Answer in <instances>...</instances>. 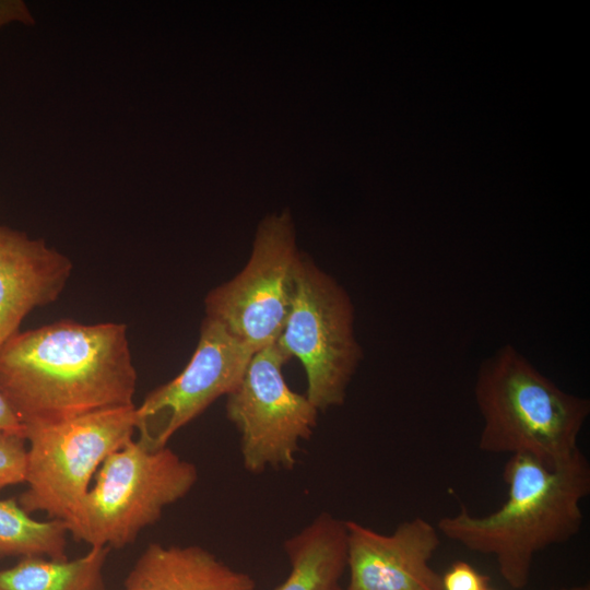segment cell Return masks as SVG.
<instances>
[{
	"mask_svg": "<svg viewBox=\"0 0 590 590\" xmlns=\"http://www.w3.org/2000/svg\"><path fill=\"white\" fill-rule=\"evenodd\" d=\"M137 379L125 323L62 319L0 349V391L24 428L134 405Z\"/></svg>",
	"mask_w": 590,
	"mask_h": 590,
	"instance_id": "obj_1",
	"label": "cell"
},
{
	"mask_svg": "<svg viewBox=\"0 0 590 590\" xmlns=\"http://www.w3.org/2000/svg\"><path fill=\"white\" fill-rule=\"evenodd\" d=\"M507 498L495 511L473 516L464 505L442 517L437 529L471 552L491 555L507 585L527 587L534 556L568 542L582 524V500L590 494V463L579 449L559 462L509 456L503 470Z\"/></svg>",
	"mask_w": 590,
	"mask_h": 590,
	"instance_id": "obj_2",
	"label": "cell"
},
{
	"mask_svg": "<svg viewBox=\"0 0 590 590\" xmlns=\"http://www.w3.org/2000/svg\"><path fill=\"white\" fill-rule=\"evenodd\" d=\"M474 398L483 418L480 450L559 462L579 450L590 400L559 388L511 344L477 370Z\"/></svg>",
	"mask_w": 590,
	"mask_h": 590,
	"instance_id": "obj_3",
	"label": "cell"
},
{
	"mask_svg": "<svg viewBox=\"0 0 590 590\" xmlns=\"http://www.w3.org/2000/svg\"><path fill=\"white\" fill-rule=\"evenodd\" d=\"M197 481L196 465L169 447L151 450L132 439L102 463L66 527L91 547L122 548Z\"/></svg>",
	"mask_w": 590,
	"mask_h": 590,
	"instance_id": "obj_4",
	"label": "cell"
},
{
	"mask_svg": "<svg viewBox=\"0 0 590 590\" xmlns=\"http://www.w3.org/2000/svg\"><path fill=\"white\" fill-rule=\"evenodd\" d=\"M135 405L25 427L26 489L17 502L64 524L87 494L93 476L114 451L133 439Z\"/></svg>",
	"mask_w": 590,
	"mask_h": 590,
	"instance_id": "obj_5",
	"label": "cell"
},
{
	"mask_svg": "<svg viewBox=\"0 0 590 590\" xmlns=\"http://www.w3.org/2000/svg\"><path fill=\"white\" fill-rule=\"evenodd\" d=\"M276 343L302 363L307 377L306 397L318 411L344 402L363 357L354 332L353 304L345 290L303 253Z\"/></svg>",
	"mask_w": 590,
	"mask_h": 590,
	"instance_id": "obj_6",
	"label": "cell"
},
{
	"mask_svg": "<svg viewBox=\"0 0 590 590\" xmlns=\"http://www.w3.org/2000/svg\"><path fill=\"white\" fill-rule=\"evenodd\" d=\"M290 358L276 342L257 351L226 396V416L239 433L243 465L253 474L269 468L292 470L299 442L317 425L319 411L283 377Z\"/></svg>",
	"mask_w": 590,
	"mask_h": 590,
	"instance_id": "obj_7",
	"label": "cell"
},
{
	"mask_svg": "<svg viewBox=\"0 0 590 590\" xmlns=\"http://www.w3.org/2000/svg\"><path fill=\"white\" fill-rule=\"evenodd\" d=\"M300 255L290 214L267 216L244 269L205 296V317L253 353L275 343L290 310Z\"/></svg>",
	"mask_w": 590,
	"mask_h": 590,
	"instance_id": "obj_8",
	"label": "cell"
},
{
	"mask_svg": "<svg viewBox=\"0 0 590 590\" xmlns=\"http://www.w3.org/2000/svg\"><path fill=\"white\" fill-rule=\"evenodd\" d=\"M253 354L220 322L205 317L186 367L135 406L137 440L151 450L166 447L177 430L237 386Z\"/></svg>",
	"mask_w": 590,
	"mask_h": 590,
	"instance_id": "obj_9",
	"label": "cell"
},
{
	"mask_svg": "<svg viewBox=\"0 0 590 590\" xmlns=\"http://www.w3.org/2000/svg\"><path fill=\"white\" fill-rule=\"evenodd\" d=\"M345 590H442L441 575L429 564L440 545L439 531L422 517L399 523L391 534L345 521Z\"/></svg>",
	"mask_w": 590,
	"mask_h": 590,
	"instance_id": "obj_10",
	"label": "cell"
},
{
	"mask_svg": "<svg viewBox=\"0 0 590 590\" xmlns=\"http://www.w3.org/2000/svg\"><path fill=\"white\" fill-rule=\"evenodd\" d=\"M72 270L44 239L0 224V349L28 314L58 299Z\"/></svg>",
	"mask_w": 590,
	"mask_h": 590,
	"instance_id": "obj_11",
	"label": "cell"
},
{
	"mask_svg": "<svg viewBox=\"0 0 590 590\" xmlns=\"http://www.w3.org/2000/svg\"><path fill=\"white\" fill-rule=\"evenodd\" d=\"M123 590H256V581L202 546L151 543L129 571Z\"/></svg>",
	"mask_w": 590,
	"mask_h": 590,
	"instance_id": "obj_12",
	"label": "cell"
},
{
	"mask_svg": "<svg viewBox=\"0 0 590 590\" xmlns=\"http://www.w3.org/2000/svg\"><path fill=\"white\" fill-rule=\"evenodd\" d=\"M345 521L331 514L318 515L284 542L291 571L275 590H343L346 570Z\"/></svg>",
	"mask_w": 590,
	"mask_h": 590,
	"instance_id": "obj_13",
	"label": "cell"
},
{
	"mask_svg": "<svg viewBox=\"0 0 590 590\" xmlns=\"http://www.w3.org/2000/svg\"><path fill=\"white\" fill-rule=\"evenodd\" d=\"M109 551L94 546L71 560L22 557L0 569V590H104L103 569Z\"/></svg>",
	"mask_w": 590,
	"mask_h": 590,
	"instance_id": "obj_14",
	"label": "cell"
},
{
	"mask_svg": "<svg viewBox=\"0 0 590 590\" xmlns=\"http://www.w3.org/2000/svg\"><path fill=\"white\" fill-rule=\"evenodd\" d=\"M68 529L63 521H39L17 499H0V557L43 556L67 559Z\"/></svg>",
	"mask_w": 590,
	"mask_h": 590,
	"instance_id": "obj_15",
	"label": "cell"
},
{
	"mask_svg": "<svg viewBox=\"0 0 590 590\" xmlns=\"http://www.w3.org/2000/svg\"><path fill=\"white\" fill-rule=\"evenodd\" d=\"M26 458L25 436L0 432V491L25 482Z\"/></svg>",
	"mask_w": 590,
	"mask_h": 590,
	"instance_id": "obj_16",
	"label": "cell"
},
{
	"mask_svg": "<svg viewBox=\"0 0 590 590\" xmlns=\"http://www.w3.org/2000/svg\"><path fill=\"white\" fill-rule=\"evenodd\" d=\"M489 577L463 560L455 562L441 576L442 590H485Z\"/></svg>",
	"mask_w": 590,
	"mask_h": 590,
	"instance_id": "obj_17",
	"label": "cell"
},
{
	"mask_svg": "<svg viewBox=\"0 0 590 590\" xmlns=\"http://www.w3.org/2000/svg\"><path fill=\"white\" fill-rule=\"evenodd\" d=\"M33 26L36 19L23 0H0V30L10 24Z\"/></svg>",
	"mask_w": 590,
	"mask_h": 590,
	"instance_id": "obj_18",
	"label": "cell"
},
{
	"mask_svg": "<svg viewBox=\"0 0 590 590\" xmlns=\"http://www.w3.org/2000/svg\"><path fill=\"white\" fill-rule=\"evenodd\" d=\"M0 432L17 433L25 436V428L0 391Z\"/></svg>",
	"mask_w": 590,
	"mask_h": 590,
	"instance_id": "obj_19",
	"label": "cell"
},
{
	"mask_svg": "<svg viewBox=\"0 0 590 590\" xmlns=\"http://www.w3.org/2000/svg\"><path fill=\"white\" fill-rule=\"evenodd\" d=\"M554 590H590V586L587 585H578V586H571V587H562Z\"/></svg>",
	"mask_w": 590,
	"mask_h": 590,
	"instance_id": "obj_20",
	"label": "cell"
},
{
	"mask_svg": "<svg viewBox=\"0 0 590 590\" xmlns=\"http://www.w3.org/2000/svg\"><path fill=\"white\" fill-rule=\"evenodd\" d=\"M485 590H493V589L486 588Z\"/></svg>",
	"mask_w": 590,
	"mask_h": 590,
	"instance_id": "obj_21",
	"label": "cell"
}]
</instances>
